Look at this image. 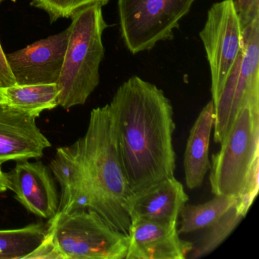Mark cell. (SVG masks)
<instances>
[{
	"label": "cell",
	"mask_w": 259,
	"mask_h": 259,
	"mask_svg": "<svg viewBox=\"0 0 259 259\" xmlns=\"http://www.w3.org/2000/svg\"><path fill=\"white\" fill-rule=\"evenodd\" d=\"M238 201L230 207L218 221L207 227L205 233L200 238L196 244L193 243V248L187 258H200L210 254L233 233V230L245 217Z\"/></svg>",
	"instance_id": "obj_19"
},
{
	"label": "cell",
	"mask_w": 259,
	"mask_h": 259,
	"mask_svg": "<svg viewBox=\"0 0 259 259\" xmlns=\"http://www.w3.org/2000/svg\"><path fill=\"white\" fill-rule=\"evenodd\" d=\"M7 103L13 107L40 116L44 110H53L59 106V88L54 84L19 85L3 89Z\"/></svg>",
	"instance_id": "obj_16"
},
{
	"label": "cell",
	"mask_w": 259,
	"mask_h": 259,
	"mask_svg": "<svg viewBox=\"0 0 259 259\" xmlns=\"http://www.w3.org/2000/svg\"><path fill=\"white\" fill-rule=\"evenodd\" d=\"M47 233L48 224L0 230V259H28L45 240Z\"/></svg>",
	"instance_id": "obj_17"
},
{
	"label": "cell",
	"mask_w": 259,
	"mask_h": 259,
	"mask_svg": "<svg viewBox=\"0 0 259 259\" xmlns=\"http://www.w3.org/2000/svg\"><path fill=\"white\" fill-rule=\"evenodd\" d=\"M10 189L28 211L51 220L58 211L60 198L49 168L41 161H17L7 174Z\"/></svg>",
	"instance_id": "obj_11"
},
{
	"label": "cell",
	"mask_w": 259,
	"mask_h": 259,
	"mask_svg": "<svg viewBox=\"0 0 259 259\" xmlns=\"http://www.w3.org/2000/svg\"><path fill=\"white\" fill-rule=\"evenodd\" d=\"M81 142L92 197L90 210L128 235L131 221L125 201L133 192L119 158L109 104L92 110Z\"/></svg>",
	"instance_id": "obj_2"
},
{
	"label": "cell",
	"mask_w": 259,
	"mask_h": 259,
	"mask_svg": "<svg viewBox=\"0 0 259 259\" xmlns=\"http://www.w3.org/2000/svg\"><path fill=\"white\" fill-rule=\"evenodd\" d=\"M3 0H0V4ZM16 84L14 75L10 69V65L7 58V54L4 53L1 42H0V89H7Z\"/></svg>",
	"instance_id": "obj_23"
},
{
	"label": "cell",
	"mask_w": 259,
	"mask_h": 259,
	"mask_svg": "<svg viewBox=\"0 0 259 259\" xmlns=\"http://www.w3.org/2000/svg\"><path fill=\"white\" fill-rule=\"evenodd\" d=\"M47 235L63 259H125L128 250V235L92 210L57 213Z\"/></svg>",
	"instance_id": "obj_5"
},
{
	"label": "cell",
	"mask_w": 259,
	"mask_h": 259,
	"mask_svg": "<svg viewBox=\"0 0 259 259\" xmlns=\"http://www.w3.org/2000/svg\"><path fill=\"white\" fill-rule=\"evenodd\" d=\"M7 102V98H6L5 95H4L3 89H0V103Z\"/></svg>",
	"instance_id": "obj_25"
},
{
	"label": "cell",
	"mask_w": 259,
	"mask_h": 259,
	"mask_svg": "<svg viewBox=\"0 0 259 259\" xmlns=\"http://www.w3.org/2000/svg\"><path fill=\"white\" fill-rule=\"evenodd\" d=\"M63 259L61 254L47 235L45 240L28 257V259Z\"/></svg>",
	"instance_id": "obj_22"
},
{
	"label": "cell",
	"mask_w": 259,
	"mask_h": 259,
	"mask_svg": "<svg viewBox=\"0 0 259 259\" xmlns=\"http://www.w3.org/2000/svg\"><path fill=\"white\" fill-rule=\"evenodd\" d=\"M116 146L133 193L174 177V109L164 92L137 75L109 104Z\"/></svg>",
	"instance_id": "obj_1"
},
{
	"label": "cell",
	"mask_w": 259,
	"mask_h": 259,
	"mask_svg": "<svg viewBox=\"0 0 259 259\" xmlns=\"http://www.w3.org/2000/svg\"><path fill=\"white\" fill-rule=\"evenodd\" d=\"M210 167L212 193L239 198L250 174L259 167V98L241 106Z\"/></svg>",
	"instance_id": "obj_4"
},
{
	"label": "cell",
	"mask_w": 259,
	"mask_h": 259,
	"mask_svg": "<svg viewBox=\"0 0 259 259\" xmlns=\"http://www.w3.org/2000/svg\"><path fill=\"white\" fill-rule=\"evenodd\" d=\"M239 198L232 195H215L214 198L201 204H185L180 216L179 234L192 233L207 228L218 221Z\"/></svg>",
	"instance_id": "obj_18"
},
{
	"label": "cell",
	"mask_w": 259,
	"mask_h": 259,
	"mask_svg": "<svg viewBox=\"0 0 259 259\" xmlns=\"http://www.w3.org/2000/svg\"><path fill=\"white\" fill-rule=\"evenodd\" d=\"M125 259H186L193 243L180 237L177 223L131 219Z\"/></svg>",
	"instance_id": "obj_12"
},
{
	"label": "cell",
	"mask_w": 259,
	"mask_h": 259,
	"mask_svg": "<svg viewBox=\"0 0 259 259\" xmlns=\"http://www.w3.org/2000/svg\"><path fill=\"white\" fill-rule=\"evenodd\" d=\"M259 98V16L243 28V46L214 106L213 142L221 145L241 106Z\"/></svg>",
	"instance_id": "obj_7"
},
{
	"label": "cell",
	"mask_w": 259,
	"mask_h": 259,
	"mask_svg": "<svg viewBox=\"0 0 259 259\" xmlns=\"http://www.w3.org/2000/svg\"><path fill=\"white\" fill-rule=\"evenodd\" d=\"M50 169L61 189L57 213L90 210L92 197L81 139L69 146L59 148L51 160Z\"/></svg>",
	"instance_id": "obj_14"
},
{
	"label": "cell",
	"mask_w": 259,
	"mask_h": 259,
	"mask_svg": "<svg viewBox=\"0 0 259 259\" xmlns=\"http://www.w3.org/2000/svg\"><path fill=\"white\" fill-rule=\"evenodd\" d=\"M38 116L0 103V165L43 157L51 144L36 123Z\"/></svg>",
	"instance_id": "obj_10"
},
{
	"label": "cell",
	"mask_w": 259,
	"mask_h": 259,
	"mask_svg": "<svg viewBox=\"0 0 259 259\" xmlns=\"http://www.w3.org/2000/svg\"><path fill=\"white\" fill-rule=\"evenodd\" d=\"M69 34L68 28L58 34L7 54L16 84L57 83L64 62Z\"/></svg>",
	"instance_id": "obj_9"
},
{
	"label": "cell",
	"mask_w": 259,
	"mask_h": 259,
	"mask_svg": "<svg viewBox=\"0 0 259 259\" xmlns=\"http://www.w3.org/2000/svg\"><path fill=\"white\" fill-rule=\"evenodd\" d=\"M101 6L81 9L72 17L60 78L59 106L68 110L85 104L100 83L104 57L103 34L108 28Z\"/></svg>",
	"instance_id": "obj_3"
},
{
	"label": "cell",
	"mask_w": 259,
	"mask_h": 259,
	"mask_svg": "<svg viewBox=\"0 0 259 259\" xmlns=\"http://www.w3.org/2000/svg\"><path fill=\"white\" fill-rule=\"evenodd\" d=\"M10 189V182H9L7 174L3 171L0 165V193L6 192Z\"/></svg>",
	"instance_id": "obj_24"
},
{
	"label": "cell",
	"mask_w": 259,
	"mask_h": 259,
	"mask_svg": "<svg viewBox=\"0 0 259 259\" xmlns=\"http://www.w3.org/2000/svg\"><path fill=\"white\" fill-rule=\"evenodd\" d=\"M213 124L214 106L211 99L200 112L186 144L183 165L186 186L191 190L202 185L210 169L209 146Z\"/></svg>",
	"instance_id": "obj_15"
},
{
	"label": "cell",
	"mask_w": 259,
	"mask_h": 259,
	"mask_svg": "<svg viewBox=\"0 0 259 259\" xmlns=\"http://www.w3.org/2000/svg\"><path fill=\"white\" fill-rule=\"evenodd\" d=\"M195 0H118L119 26L128 51H151L157 43L172 40L180 21Z\"/></svg>",
	"instance_id": "obj_6"
},
{
	"label": "cell",
	"mask_w": 259,
	"mask_h": 259,
	"mask_svg": "<svg viewBox=\"0 0 259 259\" xmlns=\"http://www.w3.org/2000/svg\"><path fill=\"white\" fill-rule=\"evenodd\" d=\"M199 37L207 55L211 77L212 101L216 102L243 46V28L234 0L215 3L207 12Z\"/></svg>",
	"instance_id": "obj_8"
},
{
	"label": "cell",
	"mask_w": 259,
	"mask_h": 259,
	"mask_svg": "<svg viewBox=\"0 0 259 259\" xmlns=\"http://www.w3.org/2000/svg\"><path fill=\"white\" fill-rule=\"evenodd\" d=\"M235 7L242 28L259 16V0H234Z\"/></svg>",
	"instance_id": "obj_21"
},
{
	"label": "cell",
	"mask_w": 259,
	"mask_h": 259,
	"mask_svg": "<svg viewBox=\"0 0 259 259\" xmlns=\"http://www.w3.org/2000/svg\"><path fill=\"white\" fill-rule=\"evenodd\" d=\"M110 0H31L33 7L43 10L51 22L70 19L78 10L92 5H107Z\"/></svg>",
	"instance_id": "obj_20"
},
{
	"label": "cell",
	"mask_w": 259,
	"mask_h": 259,
	"mask_svg": "<svg viewBox=\"0 0 259 259\" xmlns=\"http://www.w3.org/2000/svg\"><path fill=\"white\" fill-rule=\"evenodd\" d=\"M188 201L183 184L172 177L131 194L125 200V209L130 221L142 219L170 224L177 223Z\"/></svg>",
	"instance_id": "obj_13"
}]
</instances>
